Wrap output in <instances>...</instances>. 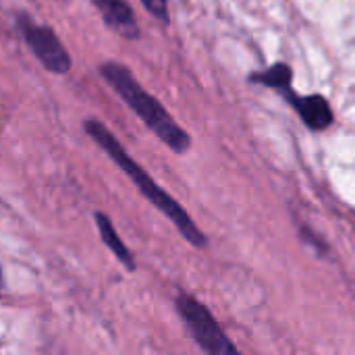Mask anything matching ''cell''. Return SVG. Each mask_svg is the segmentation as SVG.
I'll use <instances>...</instances> for the list:
<instances>
[{
	"label": "cell",
	"mask_w": 355,
	"mask_h": 355,
	"mask_svg": "<svg viewBox=\"0 0 355 355\" xmlns=\"http://www.w3.org/2000/svg\"><path fill=\"white\" fill-rule=\"evenodd\" d=\"M141 4H144L146 10L152 12L158 21L168 23V6H166V0H141Z\"/></svg>",
	"instance_id": "obj_9"
},
{
	"label": "cell",
	"mask_w": 355,
	"mask_h": 355,
	"mask_svg": "<svg viewBox=\"0 0 355 355\" xmlns=\"http://www.w3.org/2000/svg\"><path fill=\"white\" fill-rule=\"evenodd\" d=\"M291 79H293V73L287 64L279 62L275 67H270L268 71L260 73V75H254V81H260L268 87H275V89H289L291 85Z\"/></svg>",
	"instance_id": "obj_8"
},
{
	"label": "cell",
	"mask_w": 355,
	"mask_h": 355,
	"mask_svg": "<svg viewBox=\"0 0 355 355\" xmlns=\"http://www.w3.org/2000/svg\"><path fill=\"white\" fill-rule=\"evenodd\" d=\"M19 27L21 33L27 42V46L31 48V52L37 56V60L52 73L56 75H64L71 69V56L67 52V48L60 44L58 35L46 27V25H37L35 21L27 19V17H19Z\"/></svg>",
	"instance_id": "obj_4"
},
{
	"label": "cell",
	"mask_w": 355,
	"mask_h": 355,
	"mask_svg": "<svg viewBox=\"0 0 355 355\" xmlns=\"http://www.w3.org/2000/svg\"><path fill=\"white\" fill-rule=\"evenodd\" d=\"M100 75L108 81V85L127 102V106L162 139L173 152L183 154L189 150L191 139L187 131H183L175 119L164 110V106L150 96L131 75V71L121 62H104L100 67Z\"/></svg>",
	"instance_id": "obj_2"
},
{
	"label": "cell",
	"mask_w": 355,
	"mask_h": 355,
	"mask_svg": "<svg viewBox=\"0 0 355 355\" xmlns=\"http://www.w3.org/2000/svg\"><path fill=\"white\" fill-rule=\"evenodd\" d=\"M94 218H96V227H98V231H100V237L104 239V243H106V248L123 262V266L127 268V270H135V260H133V256H131V252L127 250V245L121 241V237H119V233L114 231V227H112V223H110V218L106 216V214H102V212H96L94 214Z\"/></svg>",
	"instance_id": "obj_7"
},
{
	"label": "cell",
	"mask_w": 355,
	"mask_h": 355,
	"mask_svg": "<svg viewBox=\"0 0 355 355\" xmlns=\"http://www.w3.org/2000/svg\"><path fill=\"white\" fill-rule=\"evenodd\" d=\"M177 312L179 316L185 320L189 333L193 335L196 343L214 355L225 354H237V347L227 339V335L220 331L218 322L214 320V316L208 312V308L204 304H200L196 297L181 293L177 297Z\"/></svg>",
	"instance_id": "obj_3"
},
{
	"label": "cell",
	"mask_w": 355,
	"mask_h": 355,
	"mask_svg": "<svg viewBox=\"0 0 355 355\" xmlns=\"http://www.w3.org/2000/svg\"><path fill=\"white\" fill-rule=\"evenodd\" d=\"M94 4L100 10L104 23L112 31H116L119 35H123L127 40L139 37V27H137L135 15L129 8L127 0H94Z\"/></svg>",
	"instance_id": "obj_5"
},
{
	"label": "cell",
	"mask_w": 355,
	"mask_h": 355,
	"mask_svg": "<svg viewBox=\"0 0 355 355\" xmlns=\"http://www.w3.org/2000/svg\"><path fill=\"white\" fill-rule=\"evenodd\" d=\"M289 100L310 129H327L333 123V110L322 96H289Z\"/></svg>",
	"instance_id": "obj_6"
},
{
	"label": "cell",
	"mask_w": 355,
	"mask_h": 355,
	"mask_svg": "<svg viewBox=\"0 0 355 355\" xmlns=\"http://www.w3.org/2000/svg\"><path fill=\"white\" fill-rule=\"evenodd\" d=\"M85 131L89 133V137L127 173V177L139 187V191L150 200L152 206H156L175 227L177 231L183 235V239H187L191 245L196 248H204L208 241L204 237V233L196 227V223L191 220V216L183 210V206H179V202L175 198H171L135 160L133 156L127 154V150L121 146V141L98 121H87L85 123Z\"/></svg>",
	"instance_id": "obj_1"
}]
</instances>
